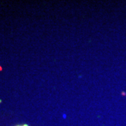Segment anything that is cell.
<instances>
[{"label": "cell", "mask_w": 126, "mask_h": 126, "mask_svg": "<svg viewBox=\"0 0 126 126\" xmlns=\"http://www.w3.org/2000/svg\"><path fill=\"white\" fill-rule=\"evenodd\" d=\"M27 126V125H22V126Z\"/></svg>", "instance_id": "obj_1"}]
</instances>
